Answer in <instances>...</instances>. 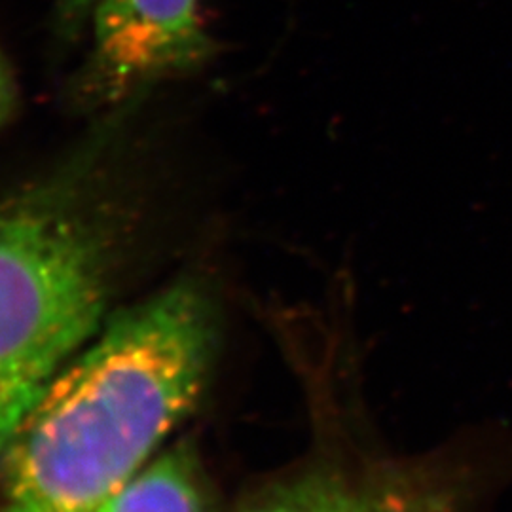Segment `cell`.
<instances>
[{
    "label": "cell",
    "mask_w": 512,
    "mask_h": 512,
    "mask_svg": "<svg viewBox=\"0 0 512 512\" xmlns=\"http://www.w3.org/2000/svg\"><path fill=\"white\" fill-rule=\"evenodd\" d=\"M12 105V82L8 78V71L4 69V63L0 61V122L8 114Z\"/></svg>",
    "instance_id": "5"
},
{
    "label": "cell",
    "mask_w": 512,
    "mask_h": 512,
    "mask_svg": "<svg viewBox=\"0 0 512 512\" xmlns=\"http://www.w3.org/2000/svg\"><path fill=\"white\" fill-rule=\"evenodd\" d=\"M95 0H61V8L69 18L82 19L92 12Z\"/></svg>",
    "instance_id": "6"
},
{
    "label": "cell",
    "mask_w": 512,
    "mask_h": 512,
    "mask_svg": "<svg viewBox=\"0 0 512 512\" xmlns=\"http://www.w3.org/2000/svg\"><path fill=\"white\" fill-rule=\"evenodd\" d=\"M80 190L52 183L0 205V454L103 315L109 247Z\"/></svg>",
    "instance_id": "2"
},
{
    "label": "cell",
    "mask_w": 512,
    "mask_h": 512,
    "mask_svg": "<svg viewBox=\"0 0 512 512\" xmlns=\"http://www.w3.org/2000/svg\"><path fill=\"white\" fill-rule=\"evenodd\" d=\"M90 512H209L196 461L179 448L143 467Z\"/></svg>",
    "instance_id": "4"
},
{
    "label": "cell",
    "mask_w": 512,
    "mask_h": 512,
    "mask_svg": "<svg viewBox=\"0 0 512 512\" xmlns=\"http://www.w3.org/2000/svg\"><path fill=\"white\" fill-rule=\"evenodd\" d=\"M217 342L213 302L177 283L80 349L10 444L6 492L46 512H90L139 473L198 401Z\"/></svg>",
    "instance_id": "1"
},
{
    "label": "cell",
    "mask_w": 512,
    "mask_h": 512,
    "mask_svg": "<svg viewBox=\"0 0 512 512\" xmlns=\"http://www.w3.org/2000/svg\"><path fill=\"white\" fill-rule=\"evenodd\" d=\"M95 74L109 93L196 67L209 50L198 0H95Z\"/></svg>",
    "instance_id": "3"
},
{
    "label": "cell",
    "mask_w": 512,
    "mask_h": 512,
    "mask_svg": "<svg viewBox=\"0 0 512 512\" xmlns=\"http://www.w3.org/2000/svg\"><path fill=\"white\" fill-rule=\"evenodd\" d=\"M0 512H46L44 509H40L33 503H25V501H19V499H10L6 501L4 507H0Z\"/></svg>",
    "instance_id": "7"
}]
</instances>
